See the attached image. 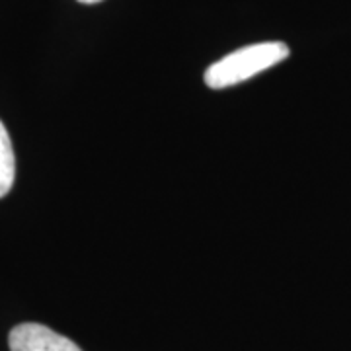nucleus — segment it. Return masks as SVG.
<instances>
[{
  "mask_svg": "<svg viewBox=\"0 0 351 351\" xmlns=\"http://www.w3.org/2000/svg\"><path fill=\"white\" fill-rule=\"evenodd\" d=\"M289 57V47L283 41H263L248 45L223 57L205 71V84L213 90L234 86L250 80L252 76L283 63Z\"/></svg>",
  "mask_w": 351,
  "mask_h": 351,
  "instance_id": "1",
  "label": "nucleus"
},
{
  "mask_svg": "<svg viewBox=\"0 0 351 351\" xmlns=\"http://www.w3.org/2000/svg\"><path fill=\"white\" fill-rule=\"evenodd\" d=\"M10 351H82L75 341L43 324L25 322L12 328L8 336Z\"/></svg>",
  "mask_w": 351,
  "mask_h": 351,
  "instance_id": "2",
  "label": "nucleus"
},
{
  "mask_svg": "<svg viewBox=\"0 0 351 351\" xmlns=\"http://www.w3.org/2000/svg\"><path fill=\"white\" fill-rule=\"evenodd\" d=\"M16 178V156L12 141L4 123L0 121V199L12 189Z\"/></svg>",
  "mask_w": 351,
  "mask_h": 351,
  "instance_id": "3",
  "label": "nucleus"
},
{
  "mask_svg": "<svg viewBox=\"0 0 351 351\" xmlns=\"http://www.w3.org/2000/svg\"><path fill=\"white\" fill-rule=\"evenodd\" d=\"M78 2H82V4H96V2H101V0H78Z\"/></svg>",
  "mask_w": 351,
  "mask_h": 351,
  "instance_id": "4",
  "label": "nucleus"
}]
</instances>
